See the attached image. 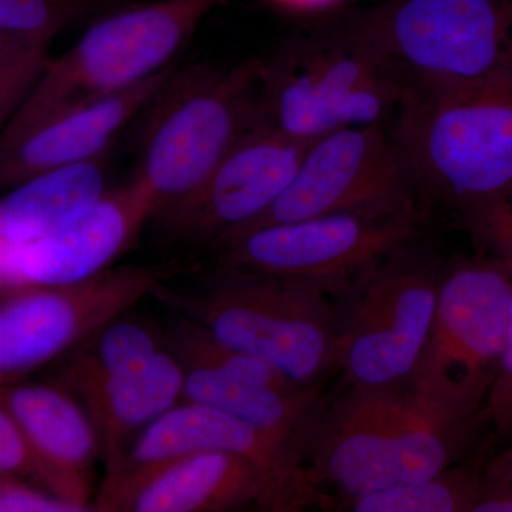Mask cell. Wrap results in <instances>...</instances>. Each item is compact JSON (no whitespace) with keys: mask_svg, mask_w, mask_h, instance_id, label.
Masks as SVG:
<instances>
[{"mask_svg":"<svg viewBox=\"0 0 512 512\" xmlns=\"http://www.w3.org/2000/svg\"><path fill=\"white\" fill-rule=\"evenodd\" d=\"M394 146L421 208L468 232L512 195V73L471 84L409 80Z\"/></svg>","mask_w":512,"mask_h":512,"instance_id":"1","label":"cell"},{"mask_svg":"<svg viewBox=\"0 0 512 512\" xmlns=\"http://www.w3.org/2000/svg\"><path fill=\"white\" fill-rule=\"evenodd\" d=\"M480 419L444 412L414 392L348 386L326 404L309 440V480L329 507L384 488L414 483L454 466Z\"/></svg>","mask_w":512,"mask_h":512,"instance_id":"2","label":"cell"},{"mask_svg":"<svg viewBox=\"0 0 512 512\" xmlns=\"http://www.w3.org/2000/svg\"><path fill=\"white\" fill-rule=\"evenodd\" d=\"M170 279V278H168ZM153 296L232 348L265 360L303 387L338 369V332L325 286L218 264Z\"/></svg>","mask_w":512,"mask_h":512,"instance_id":"3","label":"cell"},{"mask_svg":"<svg viewBox=\"0 0 512 512\" xmlns=\"http://www.w3.org/2000/svg\"><path fill=\"white\" fill-rule=\"evenodd\" d=\"M407 83L392 60L340 20L286 40L262 60L258 121L311 143L340 128L384 123Z\"/></svg>","mask_w":512,"mask_h":512,"instance_id":"4","label":"cell"},{"mask_svg":"<svg viewBox=\"0 0 512 512\" xmlns=\"http://www.w3.org/2000/svg\"><path fill=\"white\" fill-rule=\"evenodd\" d=\"M262 59L170 74L148 103L137 171L154 215L194 194L258 121Z\"/></svg>","mask_w":512,"mask_h":512,"instance_id":"5","label":"cell"},{"mask_svg":"<svg viewBox=\"0 0 512 512\" xmlns=\"http://www.w3.org/2000/svg\"><path fill=\"white\" fill-rule=\"evenodd\" d=\"M227 0H157L97 20L62 56L47 62L0 138L47 114L120 93L170 69L202 20Z\"/></svg>","mask_w":512,"mask_h":512,"instance_id":"6","label":"cell"},{"mask_svg":"<svg viewBox=\"0 0 512 512\" xmlns=\"http://www.w3.org/2000/svg\"><path fill=\"white\" fill-rule=\"evenodd\" d=\"M444 266L433 248L413 242L330 295L338 369L348 386L409 383L436 313Z\"/></svg>","mask_w":512,"mask_h":512,"instance_id":"7","label":"cell"},{"mask_svg":"<svg viewBox=\"0 0 512 512\" xmlns=\"http://www.w3.org/2000/svg\"><path fill=\"white\" fill-rule=\"evenodd\" d=\"M512 299V275L490 256L446 262L436 313L410 387L444 410L481 419L493 386Z\"/></svg>","mask_w":512,"mask_h":512,"instance_id":"8","label":"cell"},{"mask_svg":"<svg viewBox=\"0 0 512 512\" xmlns=\"http://www.w3.org/2000/svg\"><path fill=\"white\" fill-rule=\"evenodd\" d=\"M342 20L413 82L512 73V0H387Z\"/></svg>","mask_w":512,"mask_h":512,"instance_id":"9","label":"cell"},{"mask_svg":"<svg viewBox=\"0 0 512 512\" xmlns=\"http://www.w3.org/2000/svg\"><path fill=\"white\" fill-rule=\"evenodd\" d=\"M423 212H336L268 225L215 245L218 264L303 279L330 295L380 259L420 241Z\"/></svg>","mask_w":512,"mask_h":512,"instance_id":"10","label":"cell"},{"mask_svg":"<svg viewBox=\"0 0 512 512\" xmlns=\"http://www.w3.org/2000/svg\"><path fill=\"white\" fill-rule=\"evenodd\" d=\"M336 212L426 214L384 123L340 128L311 141L281 197L222 241L268 225Z\"/></svg>","mask_w":512,"mask_h":512,"instance_id":"11","label":"cell"},{"mask_svg":"<svg viewBox=\"0 0 512 512\" xmlns=\"http://www.w3.org/2000/svg\"><path fill=\"white\" fill-rule=\"evenodd\" d=\"M160 266H123L62 286H35L0 298V384L22 382L73 350L171 278Z\"/></svg>","mask_w":512,"mask_h":512,"instance_id":"12","label":"cell"},{"mask_svg":"<svg viewBox=\"0 0 512 512\" xmlns=\"http://www.w3.org/2000/svg\"><path fill=\"white\" fill-rule=\"evenodd\" d=\"M201 451H224L254 461L291 495L298 510L323 505L309 480L305 447L214 407L183 400L138 434L117 473L104 481L97 507L116 511L121 498L148 471Z\"/></svg>","mask_w":512,"mask_h":512,"instance_id":"13","label":"cell"},{"mask_svg":"<svg viewBox=\"0 0 512 512\" xmlns=\"http://www.w3.org/2000/svg\"><path fill=\"white\" fill-rule=\"evenodd\" d=\"M308 144L256 121L194 194L153 220L174 241L215 247L281 197Z\"/></svg>","mask_w":512,"mask_h":512,"instance_id":"14","label":"cell"},{"mask_svg":"<svg viewBox=\"0 0 512 512\" xmlns=\"http://www.w3.org/2000/svg\"><path fill=\"white\" fill-rule=\"evenodd\" d=\"M153 195L133 178L52 234L0 251V295L77 284L109 269L153 220Z\"/></svg>","mask_w":512,"mask_h":512,"instance_id":"15","label":"cell"},{"mask_svg":"<svg viewBox=\"0 0 512 512\" xmlns=\"http://www.w3.org/2000/svg\"><path fill=\"white\" fill-rule=\"evenodd\" d=\"M173 67L120 93L47 114L15 136L0 138V191L35 175L104 157L121 130L146 110Z\"/></svg>","mask_w":512,"mask_h":512,"instance_id":"16","label":"cell"},{"mask_svg":"<svg viewBox=\"0 0 512 512\" xmlns=\"http://www.w3.org/2000/svg\"><path fill=\"white\" fill-rule=\"evenodd\" d=\"M249 505L298 511L291 495L254 461L224 451H201L148 471L116 511L218 512Z\"/></svg>","mask_w":512,"mask_h":512,"instance_id":"17","label":"cell"},{"mask_svg":"<svg viewBox=\"0 0 512 512\" xmlns=\"http://www.w3.org/2000/svg\"><path fill=\"white\" fill-rule=\"evenodd\" d=\"M0 404L28 441L39 483L67 503L92 510L90 471L101 448L83 404L66 389L25 382L0 384Z\"/></svg>","mask_w":512,"mask_h":512,"instance_id":"18","label":"cell"},{"mask_svg":"<svg viewBox=\"0 0 512 512\" xmlns=\"http://www.w3.org/2000/svg\"><path fill=\"white\" fill-rule=\"evenodd\" d=\"M184 383L183 363L173 350L164 348L143 372L106 383L79 399L99 434L106 480L117 473L138 434L183 402Z\"/></svg>","mask_w":512,"mask_h":512,"instance_id":"19","label":"cell"},{"mask_svg":"<svg viewBox=\"0 0 512 512\" xmlns=\"http://www.w3.org/2000/svg\"><path fill=\"white\" fill-rule=\"evenodd\" d=\"M183 366V400L214 407L258 429L295 441L308 451L313 429L329 402L323 386L282 390L214 367Z\"/></svg>","mask_w":512,"mask_h":512,"instance_id":"20","label":"cell"},{"mask_svg":"<svg viewBox=\"0 0 512 512\" xmlns=\"http://www.w3.org/2000/svg\"><path fill=\"white\" fill-rule=\"evenodd\" d=\"M104 157L35 175L0 197V249L52 234L107 191Z\"/></svg>","mask_w":512,"mask_h":512,"instance_id":"21","label":"cell"},{"mask_svg":"<svg viewBox=\"0 0 512 512\" xmlns=\"http://www.w3.org/2000/svg\"><path fill=\"white\" fill-rule=\"evenodd\" d=\"M124 313L73 349L62 372L63 389L82 399L106 383L143 372L165 348V336L154 326Z\"/></svg>","mask_w":512,"mask_h":512,"instance_id":"22","label":"cell"},{"mask_svg":"<svg viewBox=\"0 0 512 512\" xmlns=\"http://www.w3.org/2000/svg\"><path fill=\"white\" fill-rule=\"evenodd\" d=\"M485 476L473 467L454 466L414 483L394 485L356 498L343 510L356 512H474Z\"/></svg>","mask_w":512,"mask_h":512,"instance_id":"23","label":"cell"},{"mask_svg":"<svg viewBox=\"0 0 512 512\" xmlns=\"http://www.w3.org/2000/svg\"><path fill=\"white\" fill-rule=\"evenodd\" d=\"M49 43L0 35V133L45 70Z\"/></svg>","mask_w":512,"mask_h":512,"instance_id":"24","label":"cell"},{"mask_svg":"<svg viewBox=\"0 0 512 512\" xmlns=\"http://www.w3.org/2000/svg\"><path fill=\"white\" fill-rule=\"evenodd\" d=\"M481 419L491 423L498 436L512 446V299L503 356Z\"/></svg>","mask_w":512,"mask_h":512,"instance_id":"25","label":"cell"},{"mask_svg":"<svg viewBox=\"0 0 512 512\" xmlns=\"http://www.w3.org/2000/svg\"><path fill=\"white\" fill-rule=\"evenodd\" d=\"M63 498L25 484L22 478L0 476V512H82Z\"/></svg>","mask_w":512,"mask_h":512,"instance_id":"26","label":"cell"},{"mask_svg":"<svg viewBox=\"0 0 512 512\" xmlns=\"http://www.w3.org/2000/svg\"><path fill=\"white\" fill-rule=\"evenodd\" d=\"M481 254L490 256L512 275V195L494 208L473 231Z\"/></svg>","mask_w":512,"mask_h":512,"instance_id":"27","label":"cell"},{"mask_svg":"<svg viewBox=\"0 0 512 512\" xmlns=\"http://www.w3.org/2000/svg\"><path fill=\"white\" fill-rule=\"evenodd\" d=\"M0 476L39 481L35 457L12 414L0 404Z\"/></svg>","mask_w":512,"mask_h":512,"instance_id":"28","label":"cell"},{"mask_svg":"<svg viewBox=\"0 0 512 512\" xmlns=\"http://www.w3.org/2000/svg\"><path fill=\"white\" fill-rule=\"evenodd\" d=\"M279 8L295 13H320L338 8L345 0H269Z\"/></svg>","mask_w":512,"mask_h":512,"instance_id":"29","label":"cell"},{"mask_svg":"<svg viewBox=\"0 0 512 512\" xmlns=\"http://www.w3.org/2000/svg\"><path fill=\"white\" fill-rule=\"evenodd\" d=\"M497 466L503 471L504 476L507 477L508 483H510L512 487V446L507 456L504 457V461L498 463Z\"/></svg>","mask_w":512,"mask_h":512,"instance_id":"30","label":"cell"}]
</instances>
